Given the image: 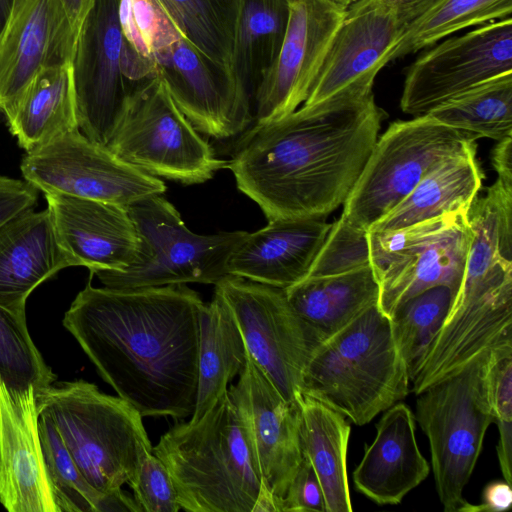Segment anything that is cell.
I'll return each mask as SVG.
<instances>
[{
    "label": "cell",
    "mask_w": 512,
    "mask_h": 512,
    "mask_svg": "<svg viewBox=\"0 0 512 512\" xmlns=\"http://www.w3.org/2000/svg\"><path fill=\"white\" fill-rule=\"evenodd\" d=\"M204 304L185 284L113 289L89 281L63 325L102 379L143 418L178 421L196 406Z\"/></svg>",
    "instance_id": "obj_1"
},
{
    "label": "cell",
    "mask_w": 512,
    "mask_h": 512,
    "mask_svg": "<svg viewBox=\"0 0 512 512\" xmlns=\"http://www.w3.org/2000/svg\"><path fill=\"white\" fill-rule=\"evenodd\" d=\"M374 94L337 96L255 125L227 167L268 221L325 219L347 200L378 138Z\"/></svg>",
    "instance_id": "obj_2"
},
{
    "label": "cell",
    "mask_w": 512,
    "mask_h": 512,
    "mask_svg": "<svg viewBox=\"0 0 512 512\" xmlns=\"http://www.w3.org/2000/svg\"><path fill=\"white\" fill-rule=\"evenodd\" d=\"M152 452L167 467L182 510L278 512L228 390L200 419L171 427Z\"/></svg>",
    "instance_id": "obj_3"
},
{
    "label": "cell",
    "mask_w": 512,
    "mask_h": 512,
    "mask_svg": "<svg viewBox=\"0 0 512 512\" xmlns=\"http://www.w3.org/2000/svg\"><path fill=\"white\" fill-rule=\"evenodd\" d=\"M410 384L390 318L375 303L313 349L300 394L362 426L404 399Z\"/></svg>",
    "instance_id": "obj_4"
},
{
    "label": "cell",
    "mask_w": 512,
    "mask_h": 512,
    "mask_svg": "<svg viewBox=\"0 0 512 512\" xmlns=\"http://www.w3.org/2000/svg\"><path fill=\"white\" fill-rule=\"evenodd\" d=\"M87 482L110 496L134 479L153 446L141 414L126 400L85 380L50 384L35 391Z\"/></svg>",
    "instance_id": "obj_5"
},
{
    "label": "cell",
    "mask_w": 512,
    "mask_h": 512,
    "mask_svg": "<svg viewBox=\"0 0 512 512\" xmlns=\"http://www.w3.org/2000/svg\"><path fill=\"white\" fill-rule=\"evenodd\" d=\"M489 350L416 394L414 417L428 439L436 490L446 512L460 511L467 503L463 492L494 422L485 386Z\"/></svg>",
    "instance_id": "obj_6"
},
{
    "label": "cell",
    "mask_w": 512,
    "mask_h": 512,
    "mask_svg": "<svg viewBox=\"0 0 512 512\" xmlns=\"http://www.w3.org/2000/svg\"><path fill=\"white\" fill-rule=\"evenodd\" d=\"M127 209L138 234L139 250L134 262L123 271L91 274L108 288L216 285L228 275V259L247 234L245 231L193 233L162 195L143 198Z\"/></svg>",
    "instance_id": "obj_7"
},
{
    "label": "cell",
    "mask_w": 512,
    "mask_h": 512,
    "mask_svg": "<svg viewBox=\"0 0 512 512\" xmlns=\"http://www.w3.org/2000/svg\"><path fill=\"white\" fill-rule=\"evenodd\" d=\"M119 0H94L76 42L72 71L79 130L107 145L129 99L157 76L154 58L125 39Z\"/></svg>",
    "instance_id": "obj_8"
},
{
    "label": "cell",
    "mask_w": 512,
    "mask_h": 512,
    "mask_svg": "<svg viewBox=\"0 0 512 512\" xmlns=\"http://www.w3.org/2000/svg\"><path fill=\"white\" fill-rule=\"evenodd\" d=\"M479 138L427 114L391 123L377 138L341 215L354 227L369 231L431 170L454 155L476 149Z\"/></svg>",
    "instance_id": "obj_9"
},
{
    "label": "cell",
    "mask_w": 512,
    "mask_h": 512,
    "mask_svg": "<svg viewBox=\"0 0 512 512\" xmlns=\"http://www.w3.org/2000/svg\"><path fill=\"white\" fill-rule=\"evenodd\" d=\"M461 210L399 229L368 231L378 306L391 317L409 298L438 285L456 294L462 284L472 230Z\"/></svg>",
    "instance_id": "obj_10"
},
{
    "label": "cell",
    "mask_w": 512,
    "mask_h": 512,
    "mask_svg": "<svg viewBox=\"0 0 512 512\" xmlns=\"http://www.w3.org/2000/svg\"><path fill=\"white\" fill-rule=\"evenodd\" d=\"M106 146L150 175L183 184L206 182L228 163L200 137L158 75L129 99Z\"/></svg>",
    "instance_id": "obj_11"
},
{
    "label": "cell",
    "mask_w": 512,
    "mask_h": 512,
    "mask_svg": "<svg viewBox=\"0 0 512 512\" xmlns=\"http://www.w3.org/2000/svg\"><path fill=\"white\" fill-rule=\"evenodd\" d=\"M215 291L230 308L253 361L287 401L298 402L301 376L317 343L284 289L227 275Z\"/></svg>",
    "instance_id": "obj_12"
},
{
    "label": "cell",
    "mask_w": 512,
    "mask_h": 512,
    "mask_svg": "<svg viewBox=\"0 0 512 512\" xmlns=\"http://www.w3.org/2000/svg\"><path fill=\"white\" fill-rule=\"evenodd\" d=\"M20 170L23 179L44 195H69L124 207L166 191L156 176L123 161L79 129L26 153Z\"/></svg>",
    "instance_id": "obj_13"
},
{
    "label": "cell",
    "mask_w": 512,
    "mask_h": 512,
    "mask_svg": "<svg viewBox=\"0 0 512 512\" xmlns=\"http://www.w3.org/2000/svg\"><path fill=\"white\" fill-rule=\"evenodd\" d=\"M512 263L462 281L450 310L411 381L415 394L482 352L512 342Z\"/></svg>",
    "instance_id": "obj_14"
},
{
    "label": "cell",
    "mask_w": 512,
    "mask_h": 512,
    "mask_svg": "<svg viewBox=\"0 0 512 512\" xmlns=\"http://www.w3.org/2000/svg\"><path fill=\"white\" fill-rule=\"evenodd\" d=\"M512 72V18L480 25L426 50L406 70L401 110L421 116L448 99Z\"/></svg>",
    "instance_id": "obj_15"
},
{
    "label": "cell",
    "mask_w": 512,
    "mask_h": 512,
    "mask_svg": "<svg viewBox=\"0 0 512 512\" xmlns=\"http://www.w3.org/2000/svg\"><path fill=\"white\" fill-rule=\"evenodd\" d=\"M153 58L157 75L196 130L224 139L249 126L251 98L229 66L210 58L185 37Z\"/></svg>",
    "instance_id": "obj_16"
},
{
    "label": "cell",
    "mask_w": 512,
    "mask_h": 512,
    "mask_svg": "<svg viewBox=\"0 0 512 512\" xmlns=\"http://www.w3.org/2000/svg\"><path fill=\"white\" fill-rule=\"evenodd\" d=\"M280 51L255 93V125L281 119L307 99L346 8L329 0H289Z\"/></svg>",
    "instance_id": "obj_17"
},
{
    "label": "cell",
    "mask_w": 512,
    "mask_h": 512,
    "mask_svg": "<svg viewBox=\"0 0 512 512\" xmlns=\"http://www.w3.org/2000/svg\"><path fill=\"white\" fill-rule=\"evenodd\" d=\"M403 29L390 7L377 0L354 1L346 8L303 104L373 93L374 80L390 62Z\"/></svg>",
    "instance_id": "obj_18"
},
{
    "label": "cell",
    "mask_w": 512,
    "mask_h": 512,
    "mask_svg": "<svg viewBox=\"0 0 512 512\" xmlns=\"http://www.w3.org/2000/svg\"><path fill=\"white\" fill-rule=\"evenodd\" d=\"M228 393L241 413L261 478L279 512L303 458L299 401H287L249 353Z\"/></svg>",
    "instance_id": "obj_19"
},
{
    "label": "cell",
    "mask_w": 512,
    "mask_h": 512,
    "mask_svg": "<svg viewBox=\"0 0 512 512\" xmlns=\"http://www.w3.org/2000/svg\"><path fill=\"white\" fill-rule=\"evenodd\" d=\"M57 243L71 266L123 271L137 257L138 234L127 207L62 194L45 195Z\"/></svg>",
    "instance_id": "obj_20"
},
{
    "label": "cell",
    "mask_w": 512,
    "mask_h": 512,
    "mask_svg": "<svg viewBox=\"0 0 512 512\" xmlns=\"http://www.w3.org/2000/svg\"><path fill=\"white\" fill-rule=\"evenodd\" d=\"M35 388L0 380V502L9 512H57L38 430Z\"/></svg>",
    "instance_id": "obj_21"
},
{
    "label": "cell",
    "mask_w": 512,
    "mask_h": 512,
    "mask_svg": "<svg viewBox=\"0 0 512 512\" xmlns=\"http://www.w3.org/2000/svg\"><path fill=\"white\" fill-rule=\"evenodd\" d=\"M75 46L60 0H30L0 33V112L9 114L44 67L72 62Z\"/></svg>",
    "instance_id": "obj_22"
},
{
    "label": "cell",
    "mask_w": 512,
    "mask_h": 512,
    "mask_svg": "<svg viewBox=\"0 0 512 512\" xmlns=\"http://www.w3.org/2000/svg\"><path fill=\"white\" fill-rule=\"evenodd\" d=\"M331 227L324 219H274L232 251L228 275L286 289L305 279Z\"/></svg>",
    "instance_id": "obj_23"
},
{
    "label": "cell",
    "mask_w": 512,
    "mask_h": 512,
    "mask_svg": "<svg viewBox=\"0 0 512 512\" xmlns=\"http://www.w3.org/2000/svg\"><path fill=\"white\" fill-rule=\"evenodd\" d=\"M415 427L406 404L395 403L384 411L354 470L357 491L379 505H395L427 478L430 465L419 450Z\"/></svg>",
    "instance_id": "obj_24"
},
{
    "label": "cell",
    "mask_w": 512,
    "mask_h": 512,
    "mask_svg": "<svg viewBox=\"0 0 512 512\" xmlns=\"http://www.w3.org/2000/svg\"><path fill=\"white\" fill-rule=\"evenodd\" d=\"M68 267L47 208L23 212L0 226V307L26 317L30 294Z\"/></svg>",
    "instance_id": "obj_25"
},
{
    "label": "cell",
    "mask_w": 512,
    "mask_h": 512,
    "mask_svg": "<svg viewBox=\"0 0 512 512\" xmlns=\"http://www.w3.org/2000/svg\"><path fill=\"white\" fill-rule=\"evenodd\" d=\"M317 345L378 303L379 282L371 266L329 276H309L284 289Z\"/></svg>",
    "instance_id": "obj_26"
},
{
    "label": "cell",
    "mask_w": 512,
    "mask_h": 512,
    "mask_svg": "<svg viewBox=\"0 0 512 512\" xmlns=\"http://www.w3.org/2000/svg\"><path fill=\"white\" fill-rule=\"evenodd\" d=\"M5 118L26 153L78 130L72 62L44 67Z\"/></svg>",
    "instance_id": "obj_27"
},
{
    "label": "cell",
    "mask_w": 512,
    "mask_h": 512,
    "mask_svg": "<svg viewBox=\"0 0 512 512\" xmlns=\"http://www.w3.org/2000/svg\"><path fill=\"white\" fill-rule=\"evenodd\" d=\"M476 149L454 155L431 170L369 231L399 229L445 214L468 210L482 186Z\"/></svg>",
    "instance_id": "obj_28"
},
{
    "label": "cell",
    "mask_w": 512,
    "mask_h": 512,
    "mask_svg": "<svg viewBox=\"0 0 512 512\" xmlns=\"http://www.w3.org/2000/svg\"><path fill=\"white\" fill-rule=\"evenodd\" d=\"M247 354L230 308L215 291L200 313L197 399L190 420L200 419L216 404L230 381L244 369Z\"/></svg>",
    "instance_id": "obj_29"
},
{
    "label": "cell",
    "mask_w": 512,
    "mask_h": 512,
    "mask_svg": "<svg viewBox=\"0 0 512 512\" xmlns=\"http://www.w3.org/2000/svg\"><path fill=\"white\" fill-rule=\"evenodd\" d=\"M298 401L303 453L321 483L327 512H351L346 467L351 426L346 417L315 399L301 395Z\"/></svg>",
    "instance_id": "obj_30"
},
{
    "label": "cell",
    "mask_w": 512,
    "mask_h": 512,
    "mask_svg": "<svg viewBox=\"0 0 512 512\" xmlns=\"http://www.w3.org/2000/svg\"><path fill=\"white\" fill-rule=\"evenodd\" d=\"M289 11V0H241L231 69L251 99L280 51Z\"/></svg>",
    "instance_id": "obj_31"
},
{
    "label": "cell",
    "mask_w": 512,
    "mask_h": 512,
    "mask_svg": "<svg viewBox=\"0 0 512 512\" xmlns=\"http://www.w3.org/2000/svg\"><path fill=\"white\" fill-rule=\"evenodd\" d=\"M38 430L44 464L57 512H138L134 499L121 492L106 496L84 478L50 417L39 412Z\"/></svg>",
    "instance_id": "obj_32"
},
{
    "label": "cell",
    "mask_w": 512,
    "mask_h": 512,
    "mask_svg": "<svg viewBox=\"0 0 512 512\" xmlns=\"http://www.w3.org/2000/svg\"><path fill=\"white\" fill-rule=\"evenodd\" d=\"M436 121L496 141L512 136V72L482 82L427 113Z\"/></svg>",
    "instance_id": "obj_33"
},
{
    "label": "cell",
    "mask_w": 512,
    "mask_h": 512,
    "mask_svg": "<svg viewBox=\"0 0 512 512\" xmlns=\"http://www.w3.org/2000/svg\"><path fill=\"white\" fill-rule=\"evenodd\" d=\"M511 14L512 0H438L404 27L390 61L427 48L454 32L506 19Z\"/></svg>",
    "instance_id": "obj_34"
},
{
    "label": "cell",
    "mask_w": 512,
    "mask_h": 512,
    "mask_svg": "<svg viewBox=\"0 0 512 512\" xmlns=\"http://www.w3.org/2000/svg\"><path fill=\"white\" fill-rule=\"evenodd\" d=\"M192 44L229 66L241 0H158Z\"/></svg>",
    "instance_id": "obj_35"
},
{
    "label": "cell",
    "mask_w": 512,
    "mask_h": 512,
    "mask_svg": "<svg viewBox=\"0 0 512 512\" xmlns=\"http://www.w3.org/2000/svg\"><path fill=\"white\" fill-rule=\"evenodd\" d=\"M455 296L456 293L447 285L434 286L404 301L392 313L393 339L410 382Z\"/></svg>",
    "instance_id": "obj_36"
},
{
    "label": "cell",
    "mask_w": 512,
    "mask_h": 512,
    "mask_svg": "<svg viewBox=\"0 0 512 512\" xmlns=\"http://www.w3.org/2000/svg\"><path fill=\"white\" fill-rule=\"evenodd\" d=\"M55 379L28 332L26 317L0 307V380L13 389L33 386L38 391Z\"/></svg>",
    "instance_id": "obj_37"
},
{
    "label": "cell",
    "mask_w": 512,
    "mask_h": 512,
    "mask_svg": "<svg viewBox=\"0 0 512 512\" xmlns=\"http://www.w3.org/2000/svg\"><path fill=\"white\" fill-rule=\"evenodd\" d=\"M118 19L127 42L147 58L184 37L158 0H119Z\"/></svg>",
    "instance_id": "obj_38"
},
{
    "label": "cell",
    "mask_w": 512,
    "mask_h": 512,
    "mask_svg": "<svg viewBox=\"0 0 512 512\" xmlns=\"http://www.w3.org/2000/svg\"><path fill=\"white\" fill-rule=\"evenodd\" d=\"M371 266L369 232L351 225L342 215L331 224L309 276H329Z\"/></svg>",
    "instance_id": "obj_39"
},
{
    "label": "cell",
    "mask_w": 512,
    "mask_h": 512,
    "mask_svg": "<svg viewBox=\"0 0 512 512\" xmlns=\"http://www.w3.org/2000/svg\"><path fill=\"white\" fill-rule=\"evenodd\" d=\"M140 512H178L181 506L171 475L165 464L147 453L134 479L129 483Z\"/></svg>",
    "instance_id": "obj_40"
},
{
    "label": "cell",
    "mask_w": 512,
    "mask_h": 512,
    "mask_svg": "<svg viewBox=\"0 0 512 512\" xmlns=\"http://www.w3.org/2000/svg\"><path fill=\"white\" fill-rule=\"evenodd\" d=\"M485 386L494 423L512 425V342L489 350Z\"/></svg>",
    "instance_id": "obj_41"
},
{
    "label": "cell",
    "mask_w": 512,
    "mask_h": 512,
    "mask_svg": "<svg viewBox=\"0 0 512 512\" xmlns=\"http://www.w3.org/2000/svg\"><path fill=\"white\" fill-rule=\"evenodd\" d=\"M327 512L318 476L303 453L302 461L280 502L279 512Z\"/></svg>",
    "instance_id": "obj_42"
},
{
    "label": "cell",
    "mask_w": 512,
    "mask_h": 512,
    "mask_svg": "<svg viewBox=\"0 0 512 512\" xmlns=\"http://www.w3.org/2000/svg\"><path fill=\"white\" fill-rule=\"evenodd\" d=\"M39 191L24 179L0 175V226L13 217L33 210Z\"/></svg>",
    "instance_id": "obj_43"
},
{
    "label": "cell",
    "mask_w": 512,
    "mask_h": 512,
    "mask_svg": "<svg viewBox=\"0 0 512 512\" xmlns=\"http://www.w3.org/2000/svg\"><path fill=\"white\" fill-rule=\"evenodd\" d=\"M512 505L511 484L504 481L490 482L483 491V503L472 505L468 502L461 508V512H501L508 510Z\"/></svg>",
    "instance_id": "obj_44"
},
{
    "label": "cell",
    "mask_w": 512,
    "mask_h": 512,
    "mask_svg": "<svg viewBox=\"0 0 512 512\" xmlns=\"http://www.w3.org/2000/svg\"><path fill=\"white\" fill-rule=\"evenodd\" d=\"M390 7L405 27L427 12L438 0H377Z\"/></svg>",
    "instance_id": "obj_45"
},
{
    "label": "cell",
    "mask_w": 512,
    "mask_h": 512,
    "mask_svg": "<svg viewBox=\"0 0 512 512\" xmlns=\"http://www.w3.org/2000/svg\"><path fill=\"white\" fill-rule=\"evenodd\" d=\"M492 165L498 179L512 185V136L497 141L492 150Z\"/></svg>",
    "instance_id": "obj_46"
},
{
    "label": "cell",
    "mask_w": 512,
    "mask_h": 512,
    "mask_svg": "<svg viewBox=\"0 0 512 512\" xmlns=\"http://www.w3.org/2000/svg\"><path fill=\"white\" fill-rule=\"evenodd\" d=\"M60 2L65 11L71 32L77 42L82 23L94 0H60Z\"/></svg>",
    "instance_id": "obj_47"
},
{
    "label": "cell",
    "mask_w": 512,
    "mask_h": 512,
    "mask_svg": "<svg viewBox=\"0 0 512 512\" xmlns=\"http://www.w3.org/2000/svg\"><path fill=\"white\" fill-rule=\"evenodd\" d=\"M11 5L12 0H0V33L8 20Z\"/></svg>",
    "instance_id": "obj_48"
},
{
    "label": "cell",
    "mask_w": 512,
    "mask_h": 512,
    "mask_svg": "<svg viewBox=\"0 0 512 512\" xmlns=\"http://www.w3.org/2000/svg\"><path fill=\"white\" fill-rule=\"evenodd\" d=\"M29 1L30 0H12L8 20L14 18L29 3Z\"/></svg>",
    "instance_id": "obj_49"
},
{
    "label": "cell",
    "mask_w": 512,
    "mask_h": 512,
    "mask_svg": "<svg viewBox=\"0 0 512 512\" xmlns=\"http://www.w3.org/2000/svg\"><path fill=\"white\" fill-rule=\"evenodd\" d=\"M329 1L333 2L334 4H336L340 7L347 8L350 4H352L356 0H329Z\"/></svg>",
    "instance_id": "obj_50"
}]
</instances>
